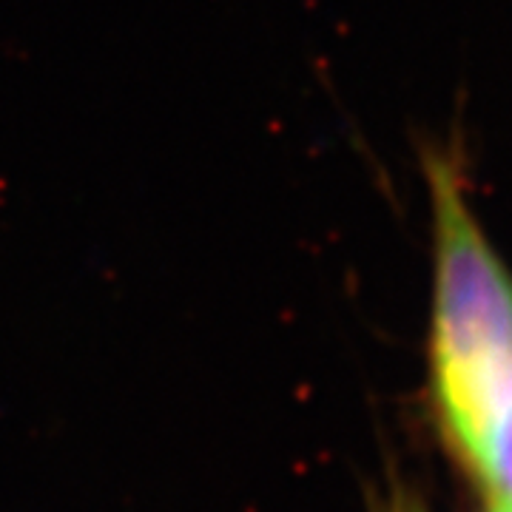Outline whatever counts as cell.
Instances as JSON below:
<instances>
[{
  "label": "cell",
  "instance_id": "6da1fadb",
  "mask_svg": "<svg viewBox=\"0 0 512 512\" xmlns=\"http://www.w3.org/2000/svg\"><path fill=\"white\" fill-rule=\"evenodd\" d=\"M430 382L441 427L493 510L512 512V271L473 211L456 151H430Z\"/></svg>",
  "mask_w": 512,
  "mask_h": 512
},
{
  "label": "cell",
  "instance_id": "7a4b0ae2",
  "mask_svg": "<svg viewBox=\"0 0 512 512\" xmlns=\"http://www.w3.org/2000/svg\"><path fill=\"white\" fill-rule=\"evenodd\" d=\"M376 512H427L424 504L413 493H407L402 487H396L393 493L387 495L384 501H379Z\"/></svg>",
  "mask_w": 512,
  "mask_h": 512
},
{
  "label": "cell",
  "instance_id": "3957f363",
  "mask_svg": "<svg viewBox=\"0 0 512 512\" xmlns=\"http://www.w3.org/2000/svg\"><path fill=\"white\" fill-rule=\"evenodd\" d=\"M493 512H510V510H493Z\"/></svg>",
  "mask_w": 512,
  "mask_h": 512
}]
</instances>
